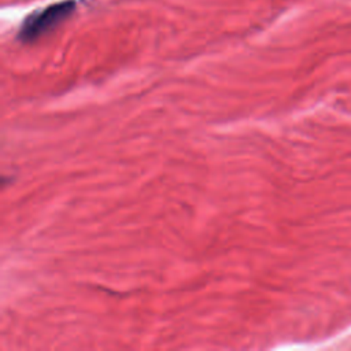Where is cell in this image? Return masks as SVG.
<instances>
[{
  "mask_svg": "<svg viewBox=\"0 0 351 351\" xmlns=\"http://www.w3.org/2000/svg\"><path fill=\"white\" fill-rule=\"evenodd\" d=\"M74 10L75 3L73 0H63L30 14L21 26L19 38L25 43L37 41L64 22Z\"/></svg>",
  "mask_w": 351,
  "mask_h": 351,
  "instance_id": "6da1fadb",
  "label": "cell"
}]
</instances>
